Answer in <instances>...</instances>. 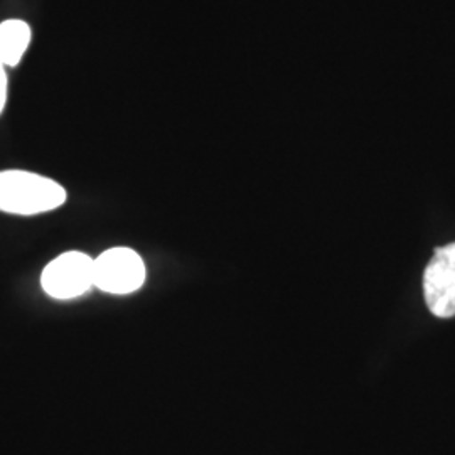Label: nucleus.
Masks as SVG:
<instances>
[{
    "instance_id": "1",
    "label": "nucleus",
    "mask_w": 455,
    "mask_h": 455,
    "mask_svg": "<svg viewBox=\"0 0 455 455\" xmlns=\"http://www.w3.org/2000/svg\"><path fill=\"white\" fill-rule=\"evenodd\" d=\"M68 199L65 188L46 176L29 171H0V212L36 216L61 208Z\"/></svg>"
},
{
    "instance_id": "4",
    "label": "nucleus",
    "mask_w": 455,
    "mask_h": 455,
    "mask_svg": "<svg viewBox=\"0 0 455 455\" xmlns=\"http://www.w3.org/2000/svg\"><path fill=\"white\" fill-rule=\"evenodd\" d=\"M425 300L437 317L455 315V243L445 244L434 253L423 278Z\"/></svg>"
},
{
    "instance_id": "6",
    "label": "nucleus",
    "mask_w": 455,
    "mask_h": 455,
    "mask_svg": "<svg viewBox=\"0 0 455 455\" xmlns=\"http://www.w3.org/2000/svg\"><path fill=\"white\" fill-rule=\"evenodd\" d=\"M5 68L2 58H0V115L5 108V103H7V75H5Z\"/></svg>"
},
{
    "instance_id": "2",
    "label": "nucleus",
    "mask_w": 455,
    "mask_h": 455,
    "mask_svg": "<svg viewBox=\"0 0 455 455\" xmlns=\"http://www.w3.org/2000/svg\"><path fill=\"white\" fill-rule=\"evenodd\" d=\"M41 287L56 300L82 297L95 287V259L82 251H66L43 270Z\"/></svg>"
},
{
    "instance_id": "3",
    "label": "nucleus",
    "mask_w": 455,
    "mask_h": 455,
    "mask_svg": "<svg viewBox=\"0 0 455 455\" xmlns=\"http://www.w3.org/2000/svg\"><path fill=\"white\" fill-rule=\"evenodd\" d=\"M146 282V265L131 248H110L95 259V287L101 292L125 295Z\"/></svg>"
},
{
    "instance_id": "5",
    "label": "nucleus",
    "mask_w": 455,
    "mask_h": 455,
    "mask_svg": "<svg viewBox=\"0 0 455 455\" xmlns=\"http://www.w3.org/2000/svg\"><path fill=\"white\" fill-rule=\"evenodd\" d=\"M31 28L20 19H9L0 24V58L4 65L16 68L31 44Z\"/></svg>"
}]
</instances>
